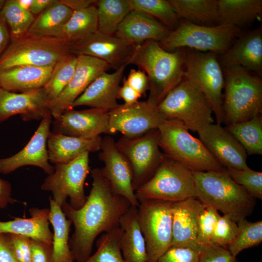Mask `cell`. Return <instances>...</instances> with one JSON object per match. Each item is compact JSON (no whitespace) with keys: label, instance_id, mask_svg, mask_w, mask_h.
<instances>
[{"label":"cell","instance_id":"6da1fadb","mask_svg":"<svg viewBox=\"0 0 262 262\" xmlns=\"http://www.w3.org/2000/svg\"><path fill=\"white\" fill-rule=\"evenodd\" d=\"M91 174L92 186L84 205L76 210L66 202L62 207L74 227L69 244L77 262H84L91 256L99 234L119 226L120 218L131 206L127 199L113 191L100 169H92Z\"/></svg>","mask_w":262,"mask_h":262},{"label":"cell","instance_id":"7a4b0ae2","mask_svg":"<svg viewBox=\"0 0 262 262\" xmlns=\"http://www.w3.org/2000/svg\"><path fill=\"white\" fill-rule=\"evenodd\" d=\"M185 50L168 51L155 40L137 45L128 62L144 71L149 81L146 101L156 107L184 79Z\"/></svg>","mask_w":262,"mask_h":262},{"label":"cell","instance_id":"3957f363","mask_svg":"<svg viewBox=\"0 0 262 262\" xmlns=\"http://www.w3.org/2000/svg\"><path fill=\"white\" fill-rule=\"evenodd\" d=\"M196 198L238 223L251 214L256 202L242 186L222 171H192Z\"/></svg>","mask_w":262,"mask_h":262},{"label":"cell","instance_id":"277c9868","mask_svg":"<svg viewBox=\"0 0 262 262\" xmlns=\"http://www.w3.org/2000/svg\"><path fill=\"white\" fill-rule=\"evenodd\" d=\"M222 108L227 125L250 119L262 113V81L241 66L224 68Z\"/></svg>","mask_w":262,"mask_h":262},{"label":"cell","instance_id":"5b68a950","mask_svg":"<svg viewBox=\"0 0 262 262\" xmlns=\"http://www.w3.org/2000/svg\"><path fill=\"white\" fill-rule=\"evenodd\" d=\"M159 146L163 153L192 171L225 170L201 141L192 136L181 121L166 119L159 127Z\"/></svg>","mask_w":262,"mask_h":262},{"label":"cell","instance_id":"8992f818","mask_svg":"<svg viewBox=\"0 0 262 262\" xmlns=\"http://www.w3.org/2000/svg\"><path fill=\"white\" fill-rule=\"evenodd\" d=\"M71 54L70 45L62 38L27 33L10 40L0 57V71L21 66H54Z\"/></svg>","mask_w":262,"mask_h":262},{"label":"cell","instance_id":"52a82bcc","mask_svg":"<svg viewBox=\"0 0 262 262\" xmlns=\"http://www.w3.org/2000/svg\"><path fill=\"white\" fill-rule=\"evenodd\" d=\"M240 33V29L228 24L199 25L180 19L178 28L171 30L159 43L168 51L187 48L221 55L230 48Z\"/></svg>","mask_w":262,"mask_h":262},{"label":"cell","instance_id":"ba28073f","mask_svg":"<svg viewBox=\"0 0 262 262\" xmlns=\"http://www.w3.org/2000/svg\"><path fill=\"white\" fill-rule=\"evenodd\" d=\"M135 193L139 202L162 200L173 203L197 196L192 171L164 154L152 177Z\"/></svg>","mask_w":262,"mask_h":262},{"label":"cell","instance_id":"9c48e42d","mask_svg":"<svg viewBox=\"0 0 262 262\" xmlns=\"http://www.w3.org/2000/svg\"><path fill=\"white\" fill-rule=\"evenodd\" d=\"M165 119H176L192 131L198 132L213 123V112L204 95L183 79L156 107Z\"/></svg>","mask_w":262,"mask_h":262},{"label":"cell","instance_id":"30bf717a","mask_svg":"<svg viewBox=\"0 0 262 262\" xmlns=\"http://www.w3.org/2000/svg\"><path fill=\"white\" fill-rule=\"evenodd\" d=\"M218 55L192 49L185 50L184 79L193 83L209 102L216 124L224 122L222 108L224 76Z\"/></svg>","mask_w":262,"mask_h":262},{"label":"cell","instance_id":"8fae6325","mask_svg":"<svg viewBox=\"0 0 262 262\" xmlns=\"http://www.w3.org/2000/svg\"><path fill=\"white\" fill-rule=\"evenodd\" d=\"M172 203L162 200L139 202L137 219L145 241L146 262H156L171 246Z\"/></svg>","mask_w":262,"mask_h":262},{"label":"cell","instance_id":"7c38bea8","mask_svg":"<svg viewBox=\"0 0 262 262\" xmlns=\"http://www.w3.org/2000/svg\"><path fill=\"white\" fill-rule=\"evenodd\" d=\"M89 153L84 152L68 163L55 164L54 172L42 184L41 189L51 192L52 199L61 208L67 197L71 206L76 210L85 203L87 196L84 186L90 171Z\"/></svg>","mask_w":262,"mask_h":262},{"label":"cell","instance_id":"4fadbf2b","mask_svg":"<svg viewBox=\"0 0 262 262\" xmlns=\"http://www.w3.org/2000/svg\"><path fill=\"white\" fill-rule=\"evenodd\" d=\"M160 138V131L157 129L137 137L123 136L115 142L117 149L127 159L132 169V186L135 191L152 177L164 157L159 146Z\"/></svg>","mask_w":262,"mask_h":262},{"label":"cell","instance_id":"5bb4252c","mask_svg":"<svg viewBox=\"0 0 262 262\" xmlns=\"http://www.w3.org/2000/svg\"><path fill=\"white\" fill-rule=\"evenodd\" d=\"M109 134L120 132L124 136L134 138L158 129L165 118L146 101L130 105L119 104L109 112Z\"/></svg>","mask_w":262,"mask_h":262},{"label":"cell","instance_id":"9a60e30c","mask_svg":"<svg viewBox=\"0 0 262 262\" xmlns=\"http://www.w3.org/2000/svg\"><path fill=\"white\" fill-rule=\"evenodd\" d=\"M100 150L99 159L104 164L100 170L112 189L127 199L131 206L138 207L139 202L133 188V171L129 162L110 136L102 139Z\"/></svg>","mask_w":262,"mask_h":262},{"label":"cell","instance_id":"2e32d148","mask_svg":"<svg viewBox=\"0 0 262 262\" xmlns=\"http://www.w3.org/2000/svg\"><path fill=\"white\" fill-rule=\"evenodd\" d=\"M52 123L50 113L42 119L37 129L25 147L8 158H0V173L7 174L20 167L33 165L41 168L49 175L54 171L50 163L47 149V140Z\"/></svg>","mask_w":262,"mask_h":262},{"label":"cell","instance_id":"e0dca14e","mask_svg":"<svg viewBox=\"0 0 262 262\" xmlns=\"http://www.w3.org/2000/svg\"><path fill=\"white\" fill-rule=\"evenodd\" d=\"M134 44L114 35L97 31L83 40L70 46L72 54L91 56L107 63L115 70L128 62L135 48Z\"/></svg>","mask_w":262,"mask_h":262},{"label":"cell","instance_id":"ac0fdd59","mask_svg":"<svg viewBox=\"0 0 262 262\" xmlns=\"http://www.w3.org/2000/svg\"><path fill=\"white\" fill-rule=\"evenodd\" d=\"M199 140L217 162L224 168L246 169L247 154L234 136L225 127L210 124L197 132Z\"/></svg>","mask_w":262,"mask_h":262},{"label":"cell","instance_id":"d6986e66","mask_svg":"<svg viewBox=\"0 0 262 262\" xmlns=\"http://www.w3.org/2000/svg\"><path fill=\"white\" fill-rule=\"evenodd\" d=\"M74 74L70 82L49 106L52 117H58L65 111L71 109L74 101L100 74L111 68L105 62L83 55H77Z\"/></svg>","mask_w":262,"mask_h":262},{"label":"cell","instance_id":"ffe728a7","mask_svg":"<svg viewBox=\"0 0 262 262\" xmlns=\"http://www.w3.org/2000/svg\"><path fill=\"white\" fill-rule=\"evenodd\" d=\"M108 111L90 108L64 112L53 121V131L64 135L93 138L109 132Z\"/></svg>","mask_w":262,"mask_h":262},{"label":"cell","instance_id":"44dd1931","mask_svg":"<svg viewBox=\"0 0 262 262\" xmlns=\"http://www.w3.org/2000/svg\"><path fill=\"white\" fill-rule=\"evenodd\" d=\"M50 113L43 88L16 93L0 88V122L16 115L24 121L42 119Z\"/></svg>","mask_w":262,"mask_h":262},{"label":"cell","instance_id":"7402d4cb","mask_svg":"<svg viewBox=\"0 0 262 262\" xmlns=\"http://www.w3.org/2000/svg\"><path fill=\"white\" fill-rule=\"evenodd\" d=\"M204 205L196 198L172 203L171 246L189 248L198 252L202 249L196 241L197 220Z\"/></svg>","mask_w":262,"mask_h":262},{"label":"cell","instance_id":"603a6c76","mask_svg":"<svg viewBox=\"0 0 262 262\" xmlns=\"http://www.w3.org/2000/svg\"><path fill=\"white\" fill-rule=\"evenodd\" d=\"M230 48L221 55L223 68L241 66L259 76L262 73V30L261 27L240 35Z\"/></svg>","mask_w":262,"mask_h":262},{"label":"cell","instance_id":"cb8c5ba5","mask_svg":"<svg viewBox=\"0 0 262 262\" xmlns=\"http://www.w3.org/2000/svg\"><path fill=\"white\" fill-rule=\"evenodd\" d=\"M127 66L124 65L111 73L104 72L100 74L74 101L71 109L87 106L110 112L117 107L118 92Z\"/></svg>","mask_w":262,"mask_h":262},{"label":"cell","instance_id":"d4e9b609","mask_svg":"<svg viewBox=\"0 0 262 262\" xmlns=\"http://www.w3.org/2000/svg\"><path fill=\"white\" fill-rule=\"evenodd\" d=\"M171 31L149 15L131 10L120 24L115 35L137 45L151 40L159 42L167 37Z\"/></svg>","mask_w":262,"mask_h":262},{"label":"cell","instance_id":"484cf974","mask_svg":"<svg viewBox=\"0 0 262 262\" xmlns=\"http://www.w3.org/2000/svg\"><path fill=\"white\" fill-rule=\"evenodd\" d=\"M101 137L84 138L50 132L47 140L49 161L54 164L68 163L84 152L100 149Z\"/></svg>","mask_w":262,"mask_h":262},{"label":"cell","instance_id":"4316f807","mask_svg":"<svg viewBox=\"0 0 262 262\" xmlns=\"http://www.w3.org/2000/svg\"><path fill=\"white\" fill-rule=\"evenodd\" d=\"M29 211L30 218L15 217L12 220L0 221V233L21 235L52 245L49 209L32 208Z\"/></svg>","mask_w":262,"mask_h":262},{"label":"cell","instance_id":"83f0119b","mask_svg":"<svg viewBox=\"0 0 262 262\" xmlns=\"http://www.w3.org/2000/svg\"><path fill=\"white\" fill-rule=\"evenodd\" d=\"M54 66H21L0 70V88L16 93L43 88Z\"/></svg>","mask_w":262,"mask_h":262},{"label":"cell","instance_id":"f1b7e54d","mask_svg":"<svg viewBox=\"0 0 262 262\" xmlns=\"http://www.w3.org/2000/svg\"><path fill=\"white\" fill-rule=\"evenodd\" d=\"M122 230L120 248L125 262H146L144 238L137 219V207L131 206L119 221Z\"/></svg>","mask_w":262,"mask_h":262},{"label":"cell","instance_id":"f546056e","mask_svg":"<svg viewBox=\"0 0 262 262\" xmlns=\"http://www.w3.org/2000/svg\"><path fill=\"white\" fill-rule=\"evenodd\" d=\"M49 201V220L53 229L51 262H74L75 258L69 244L72 222L51 196Z\"/></svg>","mask_w":262,"mask_h":262},{"label":"cell","instance_id":"4dcf8cb0","mask_svg":"<svg viewBox=\"0 0 262 262\" xmlns=\"http://www.w3.org/2000/svg\"><path fill=\"white\" fill-rule=\"evenodd\" d=\"M219 23L240 29L262 15V0H217Z\"/></svg>","mask_w":262,"mask_h":262},{"label":"cell","instance_id":"1f68e13d","mask_svg":"<svg viewBox=\"0 0 262 262\" xmlns=\"http://www.w3.org/2000/svg\"><path fill=\"white\" fill-rule=\"evenodd\" d=\"M179 19L204 26L220 24L217 0H169Z\"/></svg>","mask_w":262,"mask_h":262},{"label":"cell","instance_id":"d6a6232c","mask_svg":"<svg viewBox=\"0 0 262 262\" xmlns=\"http://www.w3.org/2000/svg\"><path fill=\"white\" fill-rule=\"evenodd\" d=\"M96 5L74 11L66 23L56 33L55 37L65 40L70 46L79 43L97 31Z\"/></svg>","mask_w":262,"mask_h":262},{"label":"cell","instance_id":"836d02e7","mask_svg":"<svg viewBox=\"0 0 262 262\" xmlns=\"http://www.w3.org/2000/svg\"><path fill=\"white\" fill-rule=\"evenodd\" d=\"M73 12L60 0H57L35 17L27 33L55 36L69 20Z\"/></svg>","mask_w":262,"mask_h":262},{"label":"cell","instance_id":"e575fe53","mask_svg":"<svg viewBox=\"0 0 262 262\" xmlns=\"http://www.w3.org/2000/svg\"><path fill=\"white\" fill-rule=\"evenodd\" d=\"M97 31L114 35L119 25L131 11L129 0H99L96 4Z\"/></svg>","mask_w":262,"mask_h":262},{"label":"cell","instance_id":"d590c367","mask_svg":"<svg viewBox=\"0 0 262 262\" xmlns=\"http://www.w3.org/2000/svg\"><path fill=\"white\" fill-rule=\"evenodd\" d=\"M243 146L247 155H262V115L226 126Z\"/></svg>","mask_w":262,"mask_h":262},{"label":"cell","instance_id":"8d00e7d4","mask_svg":"<svg viewBox=\"0 0 262 262\" xmlns=\"http://www.w3.org/2000/svg\"><path fill=\"white\" fill-rule=\"evenodd\" d=\"M77 61V56L71 54L53 66L49 79L43 87L49 106L70 82L75 70Z\"/></svg>","mask_w":262,"mask_h":262},{"label":"cell","instance_id":"74e56055","mask_svg":"<svg viewBox=\"0 0 262 262\" xmlns=\"http://www.w3.org/2000/svg\"><path fill=\"white\" fill-rule=\"evenodd\" d=\"M0 16L9 28L10 40L26 35L35 19L34 15L22 8L16 0H6Z\"/></svg>","mask_w":262,"mask_h":262},{"label":"cell","instance_id":"f35d334b","mask_svg":"<svg viewBox=\"0 0 262 262\" xmlns=\"http://www.w3.org/2000/svg\"><path fill=\"white\" fill-rule=\"evenodd\" d=\"M131 10L144 13L172 30L177 29L180 19L169 0H129Z\"/></svg>","mask_w":262,"mask_h":262},{"label":"cell","instance_id":"ab89813d","mask_svg":"<svg viewBox=\"0 0 262 262\" xmlns=\"http://www.w3.org/2000/svg\"><path fill=\"white\" fill-rule=\"evenodd\" d=\"M119 226L103 233L96 242L97 250L84 262H125L120 248Z\"/></svg>","mask_w":262,"mask_h":262},{"label":"cell","instance_id":"60d3db41","mask_svg":"<svg viewBox=\"0 0 262 262\" xmlns=\"http://www.w3.org/2000/svg\"><path fill=\"white\" fill-rule=\"evenodd\" d=\"M237 224V234L227 247L235 257L244 249L257 246L262 242V220L252 222L245 219Z\"/></svg>","mask_w":262,"mask_h":262},{"label":"cell","instance_id":"b9f144b4","mask_svg":"<svg viewBox=\"0 0 262 262\" xmlns=\"http://www.w3.org/2000/svg\"><path fill=\"white\" fill-rule=\"evenodd\" d=\"M231 179L242 186L254 198L262 199V173L250 169L239 170L225 168Z\"/></svg>","mask_w":262,"mask_h":262},{"label":"cell","instance_id":"7bdbcfd3","mask_svg":"<svg viewBox=\"0 0 262 262\" xmlns=\"http://www.w3.org/2000/svg\"><path fill=\"white\" fill-rule=\"evenodd\" d=\"M220 216L213 207L204 206L197 220L196 241L198 246L203 247L211 244V240L216 222Z\"/></svg>","mask_w":262,"mask_h":262},{"label":"cell","instance_id":"ee69618b","mask_svg":"<svg viewBox=\"0 0 262 262\" xmlns=\"http://www.w3.org/2000/svg\"><path fill=\"white\" fill-rule=\"evenodd\" d=\"M238 230L237 222L227 215H220L215 226L210 245L227 248L234 240Z\"/></svg>","mask_w":262,"mask_h":262},{"label":"cell","instance_id":"f6af8a7d","mask_svg":"<svg viewBox=\"0 0 262 262\" xmlns=\"http://www.w3.org/2000/svg\"><path fill=\"white\" fill-rule=\"evenodd\" d=\"M200 252L189 248L171 246L156 262H198Z\"/></svg>","mask_w":262,"mask_h":262},{"label":"cell","instance_id":"bcb514c9","mask_svg":"<svg viewBox=\"0 0 262 262\" xmlns=\"http://www.w3.org/2000/svg\"><path fill=\"white\" fill-rule=\"evenodd\" d=\"M198 262H238L227 248L209 245L203 247Z\"/></svg>","mask_w":262,"mask_h":262},{"label":"cell","instance_id":"7dc6e473","mask_svg":"<svg viewBox=\"0 0 262 262\" xmlns=\"http://www.w3.org/2000/svg\"><path fill=\"white\" fill-rule=\"evenodd\" d=\"M14 252L19 262H31L30 238L18 235L7 234Z\"/></svg>","mask_w":262,"mask_h":262},{"label":"cell","instance_id":"c3c4849f","mask_svg":"<svg viewBox=\"0 0 262 262\" xmlns=\"http://www.w3.org/2000/svg\"><path fill=\"white\" fill-rule=\"evenodd\" d=\"M31 262H51L52 245L30 238Z\"/></svg>","mask_w":262,"mask_h":262},{"label":"cell","instance_id":"681fc988","mask_svg":"<svg viewBox=\"0 0 262 262\" xmlns=\"http://www.w3.org/2000/svg\"><path fill=\"white\" fill-rule=\"evenodd\" d=\"M128 84L141 96L149 90V81L146 73L140 69H131L126 78Z\"/></svg>","mask_w":262,"mask_h":262},{"label":"cell","instance_id":"f907efd6","mask_svg":"<svg viewBox=\"0 0 262 262\" xmlns=\"http://www.w3.org/2000/svg\"><path fill=\"white\" fill-rule=\"evenodd\" d=\"M0 262H19L14 252L7 234L0 233Z\"/></svg>","mask_w":262,"mask_h":262},{"label":"cell","instance_id":"816d5d0a","mask_svg":"<svg viewBox=\"0 0 262 262\" xmlns=\"http://www.w3.org/2000/svg\"><path fill=\"white\" fill-rule=\"evenodd\" d=\"M141 95L133 89L128 83L126 77L122 79V85L120 86L117 95L118 99H122L124 104L130 105L138 101Z\"/></svg>","mask_w":262,"mask_h":262},{"label":"cell","instance_id":"f5cc1de1","mask_svg":"<svg viewBox=\"0 0 262 262\" xmlns=\"http://www.w3.org/2000/svg\"><path fill=\"white\" fill-rule=\"evenodd\" d=\"M10 183L0 178V210L6 208L9 204L17 202L11 196Z\"/></svg>","mask_w":262,"mask_h":262},{"label":"cell","instance_id":"db71d44e","mask_svg":"<svg viewBox=\"0 0 262 262\" xmlns=\"http://www.w3.org/2000/svg\"><path fill=\"white\" fill-rule=\"evenodd\" d=\"M73 11L85 9L92 5H96L95 0H60Z\"/></svg>","mask_w":262,"mask_h":262},{"label":"cell","instance_id":"11a10c76","mask_svg":"<svg viewBox=\"0 0 262 262\" xmlns=\"http://www.w3.org/2000/svg\"><path fill=\"white\" fill-rule=\"evenodd\" d=\"M10 41L8 26L0 16V57L8 46Z\"/></svg>","mask_w":262,"mask_h":262},{"label":"cell","instance_id":"9f6ffc18","mask_svg":"<svg viewBox=\"0 0 262 262\" xmlns=\"http://www.w3.org/2000/svg\"><path fill=\"white\" fill-rule=\"evenodd\" d=\"M56 1L57 0H33L30 12L33 15H38Z\"/></svg>","mask_w":262,"mask_h":262},{"label":"cell","instance_id":"6f0895ef","mask_svg":"<svg viewBox=\"0 0 262 262\" xmlns=\"http://www.w3.org/2000/svg\"><path fill=\"white\" fill-rule=\"evenodd\" d=\"M16 1L22 8L30 12L33 0H16Z\"/></svg>","mask_w":262,"mask_h":262},{"label":"cell","instance_id":"680465c9","mask_svg":"<svg viewBox=\"0 0 262 262\" xmlns=\"http://www.w3.org/2000/svg\"><path fill=\"white\" fill-rule=\"evenodd\" d=\"M5 2V0H0V11L2 9Z\"/></svg>","mask_w":262,"mask_h":262}]
</instances>
